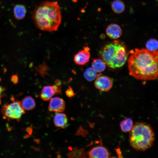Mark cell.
<instances>
[{
    "label": "cell",
    "instance_id": "cell-1",
    "mask_svg": "<svg viewBox=\"0 0 158 158\" xmlns=\"http://www.w3.org/2000/svg\"><path fill=\"white\" fill-rule=\"evenodd\" d=\"M129 74L138 80H154L158 78V51L136 49L128 61Z\"/></svg>",
    "mask_w": 158,
    "mask_h": 158
},
{
    "label": "cell",
    "instance_id": "cell-2",
    "mask_svg": "<svg viewBox=\"0 0 158 158\" xmlns=\"http://www.w3.org/2000/svg\"><path fill=\"white\" fill-rule=\"evenodd\" d=\"M36 26L44 31L57 30L61 20L60 7L57 2L46 1L41 4L33 15Z\"/></svg>",
    "mask_w": 158,
    "mask_h": 158
},
{
    "label": "cell",
    "instance_id": "cell-3",
    "mask_svg": "<svg viewBox=\"0 0 158 158\" xmlns=\"http://www.w3.org/2000/svg\"><path fill=\"white\" fill-rule=\"evenodd\" d=\"M129 137L131 146L139 151H144L150 148L155 139V135L151 126L141 122L135 124L130 132Z\"/></svg>",
    "mask_w": 158,
    "mask_h": 158
},
{
    "label": "cell",
    "instance_id": "cell-4",
    "mask_svg": "<svg viewBox=\"0 0 158 158\" xmlns=\"http://www.w3.org/2000/svg\"><path fill=\"white\" fill-rule=\"evenodd\" d=\"M101 54L103 60L106 64L113 69L122 66L128 58L125 46L122 42L116 40L106 44Z\"/></svg>",
    "mask_w": 158,
    "mask_h": 158
},
{
    "label": "cell",
    "instance_id": "cell-5",
    "mask_svg": "<svg viewBox=\"0 0 158 158\" xmlns=\"http://www.w3.org/2000/svg\"><path fill=\"white\" fill-rule=\"evenodd\" d=\"M1 112L7 118L16 120L20 118L25 113L24 109L19 101L5 104L2 108Z\"/></svg>",
    "mask_w": 158,
    "mask_h": 158
},
{
    "label": "cell",
    "instance_id": "cell-6",
    "mask_svg": "<svg viewBox=\"0 0 158 158\" xmlns=\"http://www.w3.org/2000/svg\"><path fill=\"white\" fill-rule=\"evenodd\" d=\"M61 83L59 79H56L55 84L44 86L42 88L40 97L45 101L49 100L55 94H60L61 91Z\"/></svg>",
    "mask_w": 158,
    "mask_h": 158
},
{
    "label": "cell",
    "instance_id": "cell-7",
    "mask_svg": "<svg viewBox=\"0 0 158 158\" xmlns=\"http://www.w3.org/2000/svg\"><path fill=\"white\" fill-rule=\"evenodd\" d=\"M95 85V87L99 90L107 92L111 88L113 82L110 77L99 74H97Z\"/></svg>",
    "mask_w": 158,
    "mask_h": 158
},
{
    "label": "cell",
    "instance_id": "cell-8",
    "mask_svg": "<svg viewBox=\"0 0 158 158\" xmlns=\"http://www.w3.org/2000/svg\"><path fill=\"white\" fill-rule=\"evenodd\" d=\"M90 48L87 46H84L83 49L80 50L74 56L73 61L75 63L79 65H84L90 60Z\"/></svg>",
    "mask_w": 158,
    "mask_h": 158
},
{
    "label": "cell",
    "instance_id": "cell-9",
    "mask_svg": "<svg viewBox=\"0 0 158 158\" xmlns=\"http://www.w3.org/2000/svg\"><path fill=\"white\" fill-rule=\"evenodd\" d=\"M66 104L64 100L59 97L51 98L48 107L50 111L62 112L65 110Z\"/></svg>",
    "mask_w": 158,
    "mask_h": 158
},
{
    "label": "cell",
    "instance_id": "cell-10",
    "mask_svg": "<svg viewBox=\"0 0 158 158\" xmlns=\"http://www.w3.org/2000/svg\"><path fill=\"white\" fill-rule=\"evenodd\" d=\"M89 158H105L109 157L110 154L107 150L102 146H98L92 148L87 152Z\"/></svg>",
    "mask_w": 158,
    "mask_h": 158
},
{
    "label": "cell",
    "instance_id": "cell-11",
    "mask_svg": "<svg viewBox=\"0 0 158 158\" xmlns=\"http://www.w3.org/2000/svg\"><path fill=\"white\" fill-rule=\"evenodd\" d=\"M106 32L107 36L113 40L118 38L122 35V30L121 27L115 23L108 25L106 29Z\"/></svg>",
    "mask_w": 158,
    "mask_h": 158
},
{
    "label": "cell",
    "instance_id": "cell-12",
    "mask_svg": "<svg viewBox=\"0 0 158 158\" xmlns=\"http://www.w3.org/2000/svg\"><path fill=\"white\" fill-rule=\"evenodd\" d=\"M68 118L64 114L57 112L54 118V123L58 127L63 128L66 127L68 123Z\"/></svg>",
    "mask_w": 158,
    "mask_h": 158
},
{
    "label": "cell",
    "instance_id": "cell-13",
    "mask_svg": "<svg viewBox=\"0 0 158 158\" xmlns=\"http://www.w3.org/2000/svg\"><path fill=\"white\" fill-rule=\"evenodd\" d=\"M26 9L25 6L22 4L16 5L13 8V13L15 18L17 20L23 19L25 16Z\"/></svg>",
    "mask_w": 158,
    "mask_h": 158
},
{
    "label": "cell",
    "instance_id": "cell-14",
    "mask_svg": "<svg viewBox=\"0 0 158 158\" xmlns=\"http://www.w3.org/2000/svg\"><path fill=\"white\" fill-rule=\"evenodd\" d=\"M21 103L24 110H32L33 109L35 106V100L30 96H28L24 98Z\"/></svg>",
    "mask_w": 158,
    "mask_h": 158
},
{
    "label": "cell",
    "instance_id": "cell-15",
    "mask_svg": "<svg viewBox=\"0 0 158 158\" xmlns=\"http://www.w3.org/2000/svg\"><path fill=\"white\" fill-rule=\"evenodd\" d=\"M111 8L115 13L120 14L124 11L125 5L121 0H115L111 4Z\"/></svg>",
    "mask_w": 158,
    "mask_h": 158
},
{
    "label": "cell",
    "instance_id": "cell-16",
    "mask_svg": "<svg viewBox=\"0 0 158 158\" xmlns=\"http://www.w3.org/2000/svg\"><path fill=\"white\" fill-rule=\"evenodd\" d=\"M66 155L70 158H80L86 157L85 152L84 149H78L77 147H74L73 150Z\"/></svg>",
    "mask_w": 158,
    "mask_h": 158
},
{
    "label": "cell",
    "instance_id": "cell-17",
    "mask_svg": "<svg viewBox=\"0 0 158 158\" xmlns=\"http://www.w3.org/2000/svg\"><path fill=\"white\" fill-rule=\"evenodd\" d=\"M92 67L97 72L100 73L105 70L106 64L103 60L98 59H96L92 62Z\"/></svg>",
    "mask_w": 158,
    "mask_h": 158
},
{
    "label": "cell",
    "instance_id": "cell-18",
    "mask_svg": "<svg viewBox=\"0 0 158 158\" xmlns=\"http://www.w3.org/2000/svg\"><path fill=\"white\" fill-rule=\"evenodd\" d=\"M120 126L121 130L123 132L130 131L133 126V121L130 118H126L121 121Z\"/></svg>",
    "mask_w": 158,
    "mask_h": 158
},
{
    "label": "cell",
    "instance_id": "cell-19",
    "mask_svg": "<svg viewBox=\"0 0 158 158\" xmlns=\"http://www.w3.org/2000/svg\"><path fill=\"white\" fill-rule=\"evenodd\" d=\"M97 72L92 67H88L85 71L83 75L88 81H92L95 79L97 75Z\"/></svg>",
    "mask_w": 158,
    "mask_h": 158
},
{
    "label": "cell",
    "instance_id": "cell-20",
    "mask_svg": "<svg viewBox=\"0 0 158 158\" xmlns=\"http://www.w3.org/2000/svg\"><path fill=\"white\" fill-rule=\"evenodd\" d=\"M35 68L36 71L42 77L46 75H49L48 71L50 68L45 61L42 64L35 67Z\"/></svg>",
    "mask_w": 158,
    "mask_h": 158
},
{
    "label": "cell",
    "instance_id": "cell-21",
    "mask_svg": "<svg viewBox=\"0 0 158 158\" xmlns=\"http://www.w3.org/2000/svg\"><path fill=\"white\" fill-rule=\"evenodd\" d=\"M146 47L148 50L154 51L158 49V40L155 38L148 40L146 43Z\"/></svg>",
    "mask_w": 158,
    "mask_h": 158
},
{
    "label": "cell",
    "instance_id": "cell-22",
    "mask_svg": "<svg viewBox=\"0 0 158 158\" xmlns=\"http://www.w3.org/2000/svg\"><path fill=\"white\" fill-rule=\"evenodd\" d=\"M66 96L69 97H71L74 96L75 94L74 93L73 88L70 86H68V88L65 92Z\"/></svg>",
    "mask_w": 158,
    "mask_h": 158
},
{
    "label": "cell",
    "instance_id": "cell-23",
    "mask_svg": "<svg viewBox=\"0 0 158 158\" xmlns=\"http://www.w3.org/2000/svg\"><path fill=\"white\" fill-rule=\"evenodd\" d=\"M86 132L83 129L81 126H80L79 129L77 130L76 133L74 135H81L83 136H85Z\"/></svg>",
    "mask_w": 158,
    "mask_h": 158
},
{
    "label": "cell",
    "instance_id": "cell-24",
    "mask_svg": "<svg viewBox=\"0 0 158 158\" xmlns=\"http://www.w3.org/2000/svg\"><path fill=\"white\" fill-rule=\"evenodd\" d=\"M11 80L14 84H16L18 81V77L16 75H13L11 76Z\"/></svg>",
    "mask_w": 158,
    "mask_h": 158
},
{
    "label": "cell",
    "instance_id": "cell-25",
    "mask_svg": "<svg viewBox=\"0 0 158 158\" xmlns=\"http://www.w3.org/2000/svg\"><path fill=\"white\" fill-rule=\"evenodd\" d=\"M5 89L4 87L0 86V104L1 103V98L3 92L5 91Z\"/></svg>",
    "mask_w": 158,
    "mask_h": 158
}]
</instances>
